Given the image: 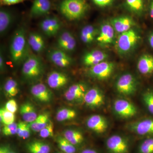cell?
Masks as SVG:
<instances>
[{
	"instance_id": "cell-43",
	"label": "cell",
	"mask_w": 153,
	"mask_h": 153,
	"mask_svg": "<svg viewBox=\"0 0 153 153\" xmlns=\"http://www.w3.org/2000/svg\"><path fill=\"white\" fill-rule=\"evenodd\" d=\"M5 68V62L4 55L2 51H1L0 53V69L1 71H4Z\"/></svg>"
},
{
	"instance_id": "cell-42",
	"label": "cell",
	"mask_w": 153,
	"mask_h": 153,
	"mask_svg": "<svg viewBox=\"0 0 153 153\" xmlns=\"http://www.w3.org/2000/svg\"><path fill=\"white\" fill-rule=\"evenodd\" d=\"M28 0H0L1 5L10 6L20 4Z\"/></svg>"
},
{
	"instance_id": "cell-39",
	"label": "cell",
	"mask_w": 153,
	"mask_h": 153,
	"mask_svg": "<svg viewBox=\"0 0 153 153\" xmlns=\"http://www.w3.org/2000/svg\"><path fill=\"white\" fill-rule=\"evenodd\" d=\"M18 124L13 123L5 125L2 129V133L5 136H10L17 134Z\"/></svg>"
},
{
	"instance_id": "cell-31",
	"label": "cell",
	"mask_w": 153,
	"mask_h": 153,
	"mask_svg": "<svg viewBox=\"0 0 153 153\" xmlns=\"http://www.w3.org/2000/svg\"><path fill=\"white\" fill-rule=\"evenodd\" d=\"M56 140L57 146L61 152L65 153L76 152V146L68 141L63 136H59L57 137Z\"/></svg>"
},
{
	"instance_id": "cell-9",
	"label": "cell",
	"mask_w": 153,
	"mask_h": 153,
	"mask_svg": "<svg viewBox=\"0 0 153 153\" xmlns=\"http://www.w3.org/2000/svg\"><path fill=\"white\" fill-rule=\"evenodd\" d=\"M115 65L112 62L104 61L91 67L88 71L91 77L98 79L105 80L111 76L114 71Z\"/></svg>"
},
{
	"instance_id": "cell-24",
	"label": "cell",
	"mask_w": 153,
	"mask_h": 153,
	"mask_svg": "<svg viewBox=\"0 0 153 153\" xmlns=\"http://www.w3.org/2000/svg\"><path fill=\"white\" fill-rule=\"evenodd\" d=\"M20 113L23 121L29 123L35 120L38 116L36 108L30 102H25L21 105Z\"/></svg>"
},
{
	"instance_id": "cell-30",
	"label": "cell",
	"mask_w": 153,
	"mask_h": 153,
	"mask_svg": "<svg viewBox=\"0 0 153 153\" xmlns=\"http://www.w3.org/2000/svg\"><path fill=\"white\" fill-rule=\"evenodd\" d=\"M77 112L75 110L68 108L63 107L57 111L56 119L58 122H64L75 118Z\"/></svg>"
},
{
	"instance_id": "cell-35",
	"label": "cell",
	"mask_w": 153,
	"mask_h": 153,
	"mask_svg": "<svg viewBox=\"0 0 153 153\" xmlns=\"http://www.w3.org/2000/svg\"><path fill=\"white\" fill-rule=\"evenodd\" d=\"M15 117L14 113L9 111L4 107L0 109L1 122L4 125L10 124L15 122Z\"/></svg>"
},
{
	"instance_id": "cell-49",
	"label": "cell",
	"mask_w": 153,
	"mask_h": 153,
	"mask_svg": "<svg viewBox=\"0 0 153 153\" xmlns=\"http://www.w3.org/2000/svg\"><path fill=\"white\" fill-rule=\"evenodd\" d=\"M56 153H65L64 152H57Z\"/></svg>"
},
{
	"instance_id": "cell-34",
	"label": "cell",
	"mask_w": 153,
	"mask_h": 153,
	"mask_svg": "<svg viewBox=\"0 0 153 153\" xmlns=\"http://www.w3.org/2000/svg\"><path fill=\"white\" fill-rule=\"evenodd\" d=\"M31 128L29 123L21 121L18 123L16 134L19 137L26 139L30 137L31 134Z\"/></svg>"
},
{
	"instance_id": "cell-15",
	"label": "cell",
	"mask_w": 153,
	"mask_h": 153,
	"mask_svg": "<svg viewBox=\"0 0 153 153\" xmlns=\"http://www.w3.org/2000/svg\"><path fill=\"white\" fill-rule=\"evenodd\" d=\"M115 31L111 23L105 22L100 26L96 40L101 46H108L114 41Z\"/></svg>"
},
{
	"instance_id": "cell-19",
	"label": "cell",
	"mask_w": 153,
	"mask_h": 153,
	"mask_svg": "<svg viewBox=\"0 0 153 153\" xmlns=\"http://www.w3.org/2000/svg\"><path fill=\"white\" fill-rule=\"evenodd\" d=\"M108 57L107 54L98 49L92 50L86 52L82 57V62L85 66L92 67L105 61Z\"/></svg>"
},
{
	"instance_id": "cell-32",
	"label": "cell",
	"mask_w": 153,
	"mask_h": 153,
	"mask_svg": "<svg viewBox=\"0 0 153 153\" xmlns=\"http://www.w3.org/2000/svg\"><path fill=\"white\" fill-rule=\"evenodd\" d=\"M4 89L6 95L10 97L16 96L19 92L18 83L12 78H9L6 80L4 85Z\"/></svg>"
},
{
	"instance_id": "cell-29",
	"label": "cell",
	"mask_w": 153,
	"mask_h": 153,
	"mask_svg": "<svg viewBox=\"0 0 153 153\" xmlns=\"http://www.w3.org/2000/svg\"><path fill=\"white\" fill-rule=\"evenodd\" d=\"M50 120L49 114L44 113L38 115L36 119L29 123V125L32 131L39 132L47 126Z\"/></svg>"
},
{
	"instance_id": "cell-36",
	"label": "cell",
	"mask_w": 153,
	"mask_h": 153,
	"mask_svg": "<svg viewBox=\"0 0 153 153\" xmlns=\"http://www.w3.org/2000/svg\"><path fill=\"white\" fill-rule=\"evenodd\" d=\"M137 153H153V137L146 139L140 144Z\"/></svg>"
},
{
	"instance_id": "cell-27",
	"label": "cell",
	"mask_w": 153,
	"mask_h": 153,
	"mask_svg": "<svg viewBox=\"0 0 153 153\" xmlns=\"http://www.w3.org/2000/svg\"><path fill=\"white\" fill-rule=\"evenodd\" d=\"M29 153H50L51 147L48 143L42 141H32L26 146Z\"/></svg>"
},
{
	"instance_id": "cell-13",
	"label": "cell",
	"mask_w": 153,
	"mask_h": 153,
	"mask_svg": "<svg viewBox=\"0 0 153 153\" xmlns=\"http://www.w3.org/2000/svg\"><path fill=\"white\" fill-rule=\"evenodd\" d=\"M88 128L97 134L105 133L108 127V122L106 118L100 114H93L86 121Z\"/></svg>"
},
{
	"instance_id": "cell-23",
	"label": "cell",
	"mask_w": 153,
	"mask_h": 153,
	"mask_svg": "<svg viewBox=\"0 0 153 153\" xmlns=\"http://www.w3.org/2000/svg\"><path fill=\"white\" fill-rule=\"evenodd\" d=\"M27 40L30 47L36 53H41L45 49V40L39 33L31 32L28 36Z\"/></svg>"
},
{
	"instance_id": "cell-40",
	"label": "cell",
	"mask_w": 153,
	"mask_h": 153,
	"mask_svg": "<svg viewBox=\"0 0 153 153\" xmlns=\"http://www.w3.org/2000/svg\"><path fill=\"white\" fill-rule=\"evenodd\" d=\"M4 107L9 111L15 113L18 110V105L16 100L11 99L6 102Z\"/></svg>"
},
{
	"instance_id": "cell-6",
	"label": "cell",
	"mask_w": 153,
	"mask_h": 153,
	"mask_svg": "<svg viewBox=\"0 0 153 153\" xmlns=\"http://www.w3.org/2000/svg\"><path fill=\"white\" fill-rule=\"evenodd\" d=\"M88 89L85 82H77L68 88L64 93V97L67 101L72 103H82L84 102V97Z\"/></svg>"
},
{
	"instance_id": "cell-2",
	"label": "cell",
	"mask_w": 153,
	"mask_h": 153,
	"mask_svg": "<svg viewBox=\"0 0 153 153\" xmlns=\"http://www.w3.org/2000/svg\"><path fill=\"white\" fill-rule=\"evenodd\" d=\"M88 8L86 0H63L59 6L61 14L70 21L81 19L86 13Z\"/></svg>"
},
{
	"instance_id": "cell-38",
	"label": "cell",
	"mask_w": 153,
	"mask_h": 153,
	"mask_svg": "<svg viewBox=\"0 0 153 153\" xmlns=\"http://www.w3.org/2000/svg\"><path fill=\"white\" fill-rule=\"evenodd\" d=\"M39 136L43 138L52 137L54 136V125L51 120L47 126L39 132Z\"/></svg>"
},
{
	"instance_id": "cell-47",
	"label": "cell",
	"mask_w": 153,
	"mask_h": 153,
	"mask_svg": "<svg viewBox=\"0 0 153 153\" xmlns=\"http://www.w3.org/2000/svg\"><path fill=\"white\" fill-rule=\"evenodd\" d=\"M149 15L153 20V0H152L149 6Z\"/></svg>"
},
{
	"instance_id": "cell-17",
	"label": "cell",
	"mask_w": 153,
	"mask_h": 153,
	"mask_svg": "<svg viewBox=\"0 0 153 153\" xmlns=\"http://www.w3.org/2000/svg\"><path fill=\"white\" fill-rule=\"evenodd\" d=\"M68 75L63 72L57 71H52L48 74L47 77V83L50 88L59 89L63 88L69 82Z\"/></svg>"
},
{
	"instance_id": "cell-44",
	"label": "cell",
	"mask_w": 153,
	"mask_h": 153,
	"mask_svg": "<svg viewBox=\"0 0 153 153\" xmlns=\"http://www.w3.org/2000/svg\"><path fill=\"white\" fill-rule=\"evenodd\" d=\"M4 153H16L9 145H2Z\"/></svg>"
},
{
	"instance_id": "cell-26",
	"label": "cell",
	"mask_w": 153,
	"mask_h": 153,
	"mask_svg": "<svg viewBox=\"0 0 153 153\" xmlns=\"http://www.w3.org/2000/svg\"><path fill=\"white\" fill-rule=\"evenodd\" d=\"M98 32L92 25H86L83 27L81 30L80 33V39L85 44H91L96 39Z\"/></svg>"
},
{
	"instance_id": "cell-14",
	"label": "cell",
	"mask_w": 153,
	"mask_h": 153,
	"mask_svg": "<svg viewBox=\"0 0 153 153\" xmlns=\"http://www.w3.org/2000/svg\"><path fill=\"white\" fill-rule=\"evenodd\" d=\"M30 92L35 99L42 103H49L53 98L52 91L44 83H36L32 85Z\"/></svg>"
},
{
	"instance_id": "cell-21",
	"label": "cell",
	"mask_w": 153,
	"mask_h": 153,
	"mask_svg": "<svg viewBox=\"0 0 153 153\" xmlns=\"http://www.w3.org/2000/svg\"><path fill=\"white\" fill-rule=\"evenodd\" d=\"M51 8V3L49 0H33L30 9V17L37 18L46 16Z\"/></svg>"
},
{
	"instance_id": "cell-20",
	"label": "cell",
	"mask_w": 153,
	"mask_h": 153,
	"mask_svg": "<svg viewBox=\"0 0 153 153\" xmlns=\"http://www.w3.org/2000/svg\"><path fill=\"white\" fill-rule=\"evenodd\" d=\"M110 23L117 33H124L131 29L135 22L131 17L128 16H120L111 19Z\"/></svg>"
},
{
	"instance_id": "cell-37",
	"label": "cell",
	"mask_w": 153,
	"mask_h": 153,
	"mask_svg": "<svg viewBox=\"0 0 153 153\" xmlns=\"http://www.w3.org/2000/svg\"><path fill=\"white\" fill-rule=\"evenodd\" d=\"M142 99L148 111L153 114V91H145L142 95Z\"/></svg>"
},
{
	"instance_id": "cell-22",
	"label": "cell",
	"mask_w": 153,
	"mask_h": 153,
	"mask_svg": "<svg viewBox=\"0 0 153 153\" xmlns=\"http://www.w3.org/2000/svg\"><path fill=\"white\" fill-rule=\"evenodd\" d=\"M137 68L140 74L149 75L153 73V56L144 54L140 57L137 63Z\"/></svg>"
},
{
	"instance_id": "cell-10",
	"label": "cell",
	"mask_w": 153,
	"mask_h": 153,
	"mask_svg": "<svg viewBox=\"0 0 153 153\" xmlns=\"http://www.w3.org/2000/svg\"><path fill=\"white\" fill-rule=\"evenodd\" d=\"M105 102L104 94L98 88L94 87L89 88L85 94L84 103L89 108H99L104 104Z\"/></svg>"
},
{
	"instance_id": "cell-16",
	"label": "cell",
	"mask_w": 153,
	"mask_h": 153,
	"mask_svg": "<svg viewBox=\"0 0 153 153\" xmlns=\"http://www.w3.org/2000/svg\"><path fill=\"white\" fill-rule=\"evenodd\" d=\"M57 49L67 52H73L76 49V40L72 33L68 31H63L57 38Z\"/></svg>"
},
{
	"instance_id": "cell-48",
	"label": "cell",
	"mask_w": 153,
	"mask_h": 153,
	"mask_svg": "<svg viewBox=\"0 0 153 153\" xmlns=\"http://www.w3.org/2000/svg\"><path fill=\"white\" fill-rule=\"evenodd\" d=\"M0 153H4V150H3V148L1 146L0 147Z\"/></svg>"
},
{
	"instance_id": "cell-8",
	"label": "cell",
	"mask_w": 153,
	"mask_h": 153,
	"mask_svg": "<svg viewBox=\"0 0 153 153\" xmlns=\"http://www.w3.org/2000/svg\"><path fill=\"white\" fill-rule=\"evenodd\" d=\"M113 108L115 114L122 118L128 119L136 115V107L132 102L124 99H118L114 102Z\"/></svg>"
},
{
	"instance_id": "cell-1",
	"label": "cell",
	"mask_w": 153,
	"mask_h": 153,
	"mask_svg": "<svg viewBox=\"0 0 153 153\" xmlns=\"http://www.w3.org/2000/svg\"><path fill=\"white\" fill-rule=\"evenodd\" d=\"M29 47L26 30L23 27H20L14 33L11 42L10 50L12 62L16 64L23 63L30 55Z\"/></svg>"
},
{
	"instance_id": "cell-28",
	"label": "cell",
	"mask_w": 153,
	"mask_h": 153,
	"mask_svg": "<svg viewBox=\"0 0 153 153\" xmlns=\"http://www.w3.org/2000/svg\"><path fill=\"white\" fill-rule=\"evenodd\" d=\"M63 136L75 146L81 145L84 141L83 134L78 130H66L63 132Z\"/></svg>"
},
{
	"instance_id": "cell-5",
	"label": "cell",
	"mask_w": 153,
	"mask_h": 153,
	"mask_svg": "<svg viewBox=\"0 0 153 153\" xmlns=\"http://www.w3.org/2000/svg\"><path fill=\"white\" fill-rule=\"evenodd\" d=\"M137 80L132 74L126 73L119 77L115 83L118 93L125 96H130L136 92Z\"/></svg>"
},
{
	"instance_id": "cell-11",
	"label": "cell",
	"mask_w": 153,
	"mask_h": 153,
	"mask_svg": "<svg viewBox=\"0 0 153 153\" xmlns=\"http://www.w3.org/2000/svg\"><path fill=\"white\" fill-rule=\"evenodd\" d=\"M48 57L55 66L60 68H67L74 63V60L67 52L60 49H53L49 51Z\"/></svg>"
},
{
	"instance_id": "cell-45",
	"label": "cell",
	"mask_w": 153,
	"mask_h": 153,
	"mask_svg": "<svg viewBox=\"0 0 153 153\" xmlns=\"http://www.w3.org/2000/svg\"><path fill=\"white\" fill-rule=\"evenodd\" d=\"M148 41L151 48L153 49V32L149 35L148 37Z\"/></svg>"
},
{
	"instance_id": "cell-3",
	"label": "cell",
	"mask_w": 153,
	"mask_h": 153,
	"mask_svg": "<svg viewBox=\"0 0 153 153\" xmlns=\"http://www.w3.org/2000/svg\"><path fill=\"white\" fill-rule=\"evenodd\" d=\"M44 72V63L37 55L30 54L23 62L22 76L27 81H34L40 79Z\"/></svg>"
},
{
	"instance_id": "cell-18",
	"label": "cell",
	"mask_w": 153,
	"mask_h": 153,
	"mask_svg": "<svg viewBox=\"0 0 153 153\" xmlns=\"http://www.w3.org/2000/svg\"><path fill=\"white\" fill-rule=\"evenodd\" d=\"M40 27L46 36L52 37L58 33L61 27V24L57 17H47L40 22Z\"/></svg>"
},
{
	"instance_id": "cell-12",
	"label": "cell",
	"mask_w": 153,
	"mask_h": 153,
	"mask_svg": "<svg viewBox=\"0 0 153 153\" xmlns=\"http://www.w3.org/2000/svg\"><path fill=\"white\" fill-rule=\"evenodd\" d=\"M126 127L130 131L138 135H153V119H145L132 122Z\"/></svg>"
},
{
	"instance_id": "cell-4",
	"label": "cell",
	"mask_w": 153,
	"mask_h": 153,
	"mask_svg": "<svg viewBox=\"0 0 153 153\" xmlns=\"http://www.w3.org/2000/svg\"><path fill=\"white\" fill-rule=\"evenodd\" d=\"M140 38L138 33L132 29L120 33L116 41L117 51L120 55L128 54L134 49Z\"/></svg>"
},
{
	"instance_id": "cell-7",
	"label": "cell",
	"mask_w": 153,
	"mask_h": 153,
	"mask_svg": "<svg viewBox=\"0 0 153 153\" xmlns=\"http://www.w3.org/2000/svg\"><path fill=\"white\" fill-rule=\"evenodd\" d=\"M105 146L109 153H128L129 152L128 140L119 134L109 137L105 142Z\"/></svg>"
},
{
	"instance_id": "cell-41",
	"label": "cell",
	"mask_w": 153,
	"mask_h": 153,
	"mask_svg": "<svg viewBox=\"0 0 153 153\" xmlns=\"http://www.w3.org/2000/svg\"><path fill=\"white\" fill-rule=\"evenodd\" d=\"M115 0H92L94 4L99 7H106L111 6Z\"/></svg>"
},
{
	"instance_id": "cell-46",
	"label": "cell",
	"mask_w": 153,
	"mask_h": 153,
	"mask_svg": "<svg viewBox=\"0 0 153 153\" xmlns=\"http://www.w3.org/2000/svg\"><path fill=\"white\" fill-rule=\"evenodd\" d=\"M80 153H99L97 151L93 149H86L83 150Z\"/></svg>"
},
{
	"instance_id": "cell-25",
	"label": "cell",
	"mask_w": 153,
	"mask_h": 153,
	"mask_svg": "<svg viewBox=\"0 0 153 153\" xmlns=\"http://www.w3.org/2000/svg\"><path fill=\"white\" fill-rule=\"evenodd\" d=\"M14 20L13 14L11 11L5 9L0 10V33L3 36L7 33L11 27Z\"/></svg>"
},
{
	"instance_id": "cell-33",
	"label": "cell",
	"mask_w": 153,
	"mask_h": 153,
	"mask_svg": "<svg viewBox=\"0 0 153 153\" xmlns=\"http://www.w3.org/2000/svg\"><path fill=\"white\" fill-rule=\"evenodd\" d=\"M126 6L134 13H142L144 9V0H125Z\"/></svg>"
}]
</instances>
